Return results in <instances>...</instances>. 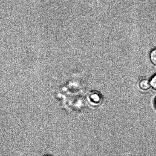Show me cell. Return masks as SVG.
Instances as JSON below:
<instances>
[{"label": "cell", "instance_id": "6da1fadb", "mask_svg": "<svg viewBox=\"0 0 156 156\" xmlns=\"http://www.w3.org/2000/svg\"><path fill=\"white\" fill-rule=\"evenodd\" d=\"M150 86V81L147 79H142L139 83V87L140 89L143 90L149 89Z\"/></svg>", "mask_w": 156, "mask_h": 156}, {"label": "cell", "instance_id": "7a4b0ae2", "mask_svg": "<svg viewBox=\"0 0 156 156\" xmlns=\"http://www.w3.org/2000/svg\"><path fill=\"white\" fill-rule=\"evenodd\" d=\"M150 58L151 62L154 65L156 66V49L153 50L150 54Z\"/></svg>", "mask_w": 156, "mask_h": 156}, {"label": "cell", "instance_id": "3957f363", "mask_svg": "<svg viewBox=\"0 0 156 156\" xmlns=\"http://www.w3.org/2000/svg\"><path fill=\"white\" fill-rule=\"evenodd\" d=\"M99 98H100L99 96L97 94H95V93L92 94L90 96V99L93 102L94 101L95 102H98L100 99Z\"/></svg>", "mask_w": 156, "mask_h": 156}, {"label": "cell", "instance_id": "277c9868", "mask_svg": "<svg viewBox=\"0 0 156 156\" xmlns=\"http://www.w3.org/2000/svg\"><path fill=\"white\" fill-rule=\"evenodd\" d=\"M150 85L153 88L156 90V75L151 79L150 81Z\"/></svg>", "mask_w": 156, "mask_h": 156}, {"label": "cell", "instance_id": "5b68a950", "mask_svg": "<svg viewBox=\"0 0 156 156\" xmlns=\"http://www.w3.org/2000/svg\"><path fill=\"white\" fill-rule=\"evenodd\" d=\"M50 156V155H46V156Z\"/></svg>", "mask_w": 156, "mask_h": 156}]
</instances>
